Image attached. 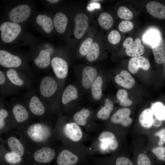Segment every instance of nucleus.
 <instances>
[{"mask_svg":"<svg viewBox=\"0 0 165 165\" xmlns=\"http://www.w3.org/2000/svg\"><path fill=\"white\" fill-rule=\"evenodd\" d=\"M1 38L4 42L9 43L14 40L21 31L20 26L16 23L5 22L0 27Z\"/></svg>","mask_w":165,"mask_h":165,"instance_id":"nucleus-1","label":"nucleus"},{"mask_svg":"<svg viewBox=\"0 0 165 165\" xmlns=\"http://www.w3.org/2000/svg\"><path fill=\"white\" fill-rule=\"evenodd\" d=\"M123 45L126 49V54L130 57L140 56L145 52L144 47L139 38H136L134 41L132 38L128 37L124 41Z\"/></svg>","mask_w":165,"mask_h":165,"instance_id":"nucleus-2","label":"nucleus"},{"mask_svg":"<svg viewBox=\"0 0 165 165\" xmlns=\"http://www.w3.org/2000/svg\"><path fill=\"white\" fill-rule=\"evenodd\" d=\"M31 9L28 5H21L16 7L9 12V16L13 23H19L25 21L29 16Z\"/></svg>","mask_w":165,"mask_h":165,"instance_id":"nucleus-3","label":"nucleus"},{"mask_svg":"<svg viewBox=\"0 0 165 165\" xmlns=\"http://www.w3.org/2000/svg\"><path fill=\"white\" fill-rule=\"evenodd\" d=\"M131 113V110L129 108H120L112 115L111 121L113 123L128 127L132 122V119L130 116Z\"/></svg>","mask_w":165,"mask_h":165,"instance_id":"nucleus-4","label":"nucleus"},{"mask_svg":"<svg viewBox=\"0 0 165 165\" xmlns=\"http://www.w3.org/2000/svg\"><path fill=\"white\" fill-rule=\"evenodd\" d=\"M88 21L87 16L84 13H79L76 15L74 35L76 38L80 39L83 36L88 27Z\"/></svg>","mask_w":165,"mask_h":165,"instance_id":"nucleus-5","label":"nucleus"},{"mask_svg":"<svg viewBox=\"0 0 165 165\" xmlns=\"http://www.w3.org/2000/svg\"><path fill=\"white\" fill-rule=\"evenodd\" d=\"M150 64L148 60L143 56H138L132 57L129 60L128 69L131 73H136L140 68L145 71L148 70Z\"/></svg>","mask_w":165,"mask_h":165,"instance_id":"nucleus-6","label":"nucleus"},{"mask_svg":"<svg viewBox=\"0 0 165 165\" xmlns=\"http://www.w3.org/2000/svg\"><path fill=\"white\" fill-rule=\"evenodd\" d=\"M57 88V83L52 77L47 76L42 80L40 86L41 94L45 97H50L56 91Z\"/></svg>","mask_w":165,"mask_h":165,"instance_id":"nucleus-7","label":"nucleus"},{"mask_svg":"<svg viewBox=\"0 0 165 165\" xmlns=\"http://www.w3.org/2000/svg\"><path fill=\"white\" fill-rule=\"evenodd\" d=\"M98 139L102 143V147L104 149L114 150L118 147L117 139L114 134L111 132L103 131L99 135Z\"/></svg>","mask_w":165,"mask_h":165,"instance_id":"nucleus-8","label":"nucleus"},{"mask_svg":"<svg viewBox=\"0 0 165 165\" xmlns=\"http://www.w3.org/2000/svg\"><path fill=\"white\" fill-rule=\"evenodd\" d=\"M21 64V59L7 51L0 50V64L7 68L17 67Z\"/></svg>","mask_w":165,"mask_h":165,"instance_id":"nucleus-9","label":"nucleus"},{"mask_svg":"<svg viewBox=\"0 0 165 165\" xmlns=\"http://www.w3.org/2000/svg\"><path fill=\"white\" fill-rule=\"evenodd\" d=\"M51 65L57 77L63 79L66 77L68 72V66L64 60L58 57H54L51 61Z\"/></svg>","mask_w":165,"mask_h":165,"instance_id":"nucleus-10","label":"nucleus"},{"mask_svg":"<svg viewBox=\"0 0 165 165\" xmlns=\"http://www.w3.org/2000/svg\"><path fill=\"white\" fill-rule=\"evenodd\" d=\"M64 130L65 135L73 141H79L82 138V131L77 123L72 122L67 123Z\"/></svg>","mask_w":165,"mask_h":165,"instance_id":"nucleus-11","label":"nucleus"},{"mask_svg":"<svg viewBox=\"0 0 165 165\" xmlns=\"http://www.w3.org/2000/svg\"><path fill=\"white\" fill-rule=\"evenodd\" d=\"M55 156L54 149L44 147L37 150L34 154L35 160L42 163H47L51 161Z\"/></svg>","mask_w":165,"mask_h":165,"instance_id":"nucleus-12","label":"nucleus"},{"mask_svg":"<svg viewBox=\"0 0 165 165\" xmlns=\"http://www.w3.org/2000/svg\"><path fill=\"white\" fill-rule=\"evenodd\" d=\"M115 81L119 86L128 89L131 88L135 83L133 76L126 70H123L117 75L115 77Z\"/></svg>","mask_w":165,"mask_h":165,"instance_id":"nucleus-13","label":"nucleus"},{"mask_svg":"<svg viewBox=\"0 0 165 165\" xmlns=\"http://www.w3.org/2000/svg\"><path fill=\"white\" fill-rule=\"evenodd\" d=\"M148 13L159 19H165V6L156 1H150L146 5Z\"/></svg>","mask_w":165,"mask_h":165,"instance_id":"nucleus-14","label":"nucleus"},{"mask_svg":"<svg viewBox=\"0 0 165 165\" xmlns=\"http://www.w3.org/2000/svg\"><path fill=\"white\" fill-rule=\"evenodd\" d=\"M97 72L94 68L87 66L83 69L82 76V84L83 87L88 89L91 86L97 77Z\"/></svg>","mask_w":165,"mask_h":165,"instance_id":"nucleus-15","label":"nucleus"},{"mask_svg":"<svg viewBox=\"0 0 165 165\" xmlns=\"http://www.w3.org/2000/svg\"><path fill=\"white\" fill-rule=\"evenodd\" d=\"M79 160L76 155L69 150H64L59 154L57 162L58 165H75Z\"/></svg>","mask_w":165,"mask_h":165,"instance_id":"nucleus-16","label":"nucleus"},{"mask_svg":"<svg viewBox=\"0 0 165 165\" xmlns=\"http://www.w3.org/2000/svg\"><path fill=\"white\" fill-rule=\"evenodd\" d=\"M152 50L156 62L160 64L165 60V41L162 37L159 42L152 46Z\"/></svg>","mask_w":165,"mask_h":165,"instance_id":"nucleus-17","label":"nucleus"},{"mask_svg":"<svg viewBox=\"0 0 165 165\" xmlns=\"http://www.w3.org/2000/svg\"><path fill=\"white\" fill-rule=\"evenodd\" d=\"M7 142L9 148L12 152L20 157L24 155L23 146L16 138L14 137H10L8 138Z\"/></svg>","mask_w":165,"mask_h":165,"instance_id":"nucleus-18","label":"nucleus"},{"mask_svg":"<svg viewBox=\"0 0 165 165\" xmlns=\"http://www.w3.org/2000/svg\"><path fill=\"white\" fill-rule=\"evenodd\" d=\"M68 19L64 14L58 13L55 15L53 19V24L58 33H62L65 31Z\"/></svg>","mask_w":165,"mask_h":165,"instance_id":"nucleus-19","label":"nucleus"},{"mask_svg":"<svg viewBox=\"0 0 165 165\" xmlns=\"http://www.w3.org/2000/svg\"><path fill=\"white\" fill-rule=\"evenodd\" d=\"M153 114L151 109L147 108L141 113L139 117V122L144 128H149L153 125Z\"/></svg>","mask_w":165,"mask_h":165,"instance_id":"nucleus-20","label":"nucleus"},{"mask_svg":"<svg viewBox=\"0 0 165 165\" xmlns=\"http://www.w3.org/2000/svg\"><path fill=\"white\" fill-rule=\"evenodd\" d=\"M29 107L31 112L37 116H41L45 112V109L43 104L36 96L33 97L31 99Z\"/></svg>","mask_w":165,"mask_h":165,"instance_id":"nucleus-21","label":"nucleus"},{"mask_svg":"<svg viewBox=\"0 0 165 165\" xmlns=\"http://www.w3.org/2000/svg\"><path fill=\"white\" fill-rule=\"evenodd\" d=\"M78 90L75 86L72 85L68 86L62 94V103L65 104L72 100L76 99L78 97Z\"/></svg>","mask_w":165,"mask_h":165,"instance_id":"nucleus-22","label":"nucleus"},{"mask_svg":"<svg viewBox=\"0 0 165 165\" xmlns=\"http://www.w3.org/2000/svg\"><path fill=\"white\" fill-rule=\"evenodd\" d=\"M42 127L40 124L36 123L31 125L28 127L27 134L34 141L38 142L43 140V137L39 132Z\"/></svg>","mask_w":165,"mask_h":165,"instance_id":"nucleus-23","label":"nucleus"},{"mask_svg":"<svg viewBox=\"0 0 165 165\" xmlns=\"http://www.w3.org/2000/svg\"><path fill=\"white\" fill-rule=\"evenodd\" d=\"M113 109V104L112 101L110 99L106 98L104 107L97 112V116L102 120L107 119Z\"/></svg>","mask_w":165,"mask_h":165,"instance_id":"nucleus-24","label":"nucleus"},{"mask_svg":"<svg viewBox=\"0 0 165 165\" xmlns=\"http://www.w3.org/2000/svg\"><path fill=\"white\" fill-rule=\"evenodd\" d=\"M13 112L16 120L19 123L25 121L28 117L26 109L20 104L16 105L13 107Z\"/></svg>","mask_w":165,"mask_h":165,"instance_id":"nucleus-25","label":"nucleus"},{"mask_svg":"<svg viewBox=\"0 0 165 165\" xmlns=\"http://www.w3.org/2000/svg\"><path fill=\"white\" fill-rule=\"evenodd\" d=\"M36 21L46 33H49L53 30V22L51 18L49 16L45 15H39L36 17Z\"/></svg>","mask_w":165,"mask_h":165,"instance_id":"nucleus-26","label":"nucleus"},{"mask_svg":"<svg viewBox=\"0 0 165 165\" xmlns=\"http://www.w3.org/2000/svg\"><path fill=\"white\" fill-rule=\"evenodd\" d=\"M50 62V55L44 50H41L38 57L35 60V65L38 67L43 68L47 67Z\"/></svg>","mask_w":165,"mask_h":165,"instance_id":"nucleus-27","label":"nucleus"},{"mask_svg":"<svg viewBox=\"0 0 165 165\" xmlns=\"http://www.w3.org/2000/svg\"><path fill=\"white\" fill-rule=\"evenodd\" d=\"M102 79L100 76L97 77L91 85V93L94 98L99 100L102 96Z\"/></svg>","mask_w":165,"mask_h":165,"instance_id":"nucleus-28","label":"nucleus"},{"mask_svg":"<svg viewBox=\"0 0 165 165\" xmlns=\"http://www.w3.org/2000/svg\"><path fill=\"white\" fill-rule=\"evenodd\" d=\"M98 22L100 26L103 29H108L113 25V20L112 16L107 13H102L99 16Z\"/></svg>","mask_w":165,"mask_h":165,"instance_id":"nucleus-29","label":"nucleus"},{"mask_svg":"<svg viewBox=\"0 0 165 165\" xmlns=\"http://www.w3.org/2000/svg\"><path fill=\"white\" fill-rule=\"evenodd\" d=\"M90 114L89 110L83 108L75 113L73 116V119L78 124L84 126L86 123V120Z\"/></svg>","mask_w":165,"mask_h":165,"instance_id":"nucleus-30","label":"nucleus"},{"mask_svg":"<svg viewBox=\"0 0 165 165\" xmlns=\"http://www.w3.org/2000/svg\"><path fill=\"white\" fill-rule=\"evenodd\" d=\"M151 109L156 118L161 120H165V106L162 103L157 102L153 104Z\"/></svg>","mask_w":165,"mask_h":165,"instance_id":"nucleus-31","label":"nucleus"},{"mask_svg":"<svg viewBox=\"0 0 165 165\" xmlns=\"http://www.w3.org/2000/svg\"><path fill=\"white\" fill-rule=\"evenodd\" d=\"M116 97L120 105L124 107H128L132 104V101L128 98L127 91L123 89L119 90L117 92Z\"/></svg>","mask_w":165,"mask_h":165,"instance_id":"nucleus-32","label":"nucleus"},{"mask_svg":"<svg viewBox=\"0 0 165 165\" xmlns=\"http://www.w3.org/2000/svg\"><path fill=\"white\" fill-rule=\"evenodd\" d=\"M99 47L96 42L93 43L90 46L86 55V59L93 61L97 59L99 54Z\"/></svg>","mask_w":165,"mask_h":165,"instance_id":"nucleus-33","label":"nucleus"},{"mask_svg":"<svg viewBox=\"0 0 165 165\" xmlns=\"http://www.w3.org/2000/svg\"><path fill=\"white\" fill-rule=\"evenodd\" d=\"M160 37L157 32L155 31H150L144 35L143 40L145 42L152 46L157 43L159 41Z\"/></svg>","mask_w":165,"mask_h":165,"instance_id":"nucleus-34","label":"nucleus"},{"mask_svg":"<svg viewBox=\"0 0 165 165\" xmlns=\"http://www.w3.org/2000/svg\"><path fill=\"white\" fill-rule=\"evenodd\" d=\"M7 77L13 84L21 86L24 84L23 81L18 75L16 72L13 68L9 69L6 72Z\"/></svg>","mask_w":165,"mask_h":165,"instance_id":"nucleus-35","label":"nucleus"},{"mask_svg":"<svg viewBox=\"0 0 165 165\" xmlns=\"http://www.w3.org/2000/svg\"><path fill=\"white\" fill-rule=\"evenodd\" d=\"M117 14L120 18L126 20H131L133 16L132 13L128 9L123 6H121L118 9Z\"/></svg>","mask_w":165,"mask_h":165,"instance_id":"nucleus-36","label":"nucleus"},{"mask_svg":"<svg viewBox=\"0 0 165 165\" xmlns=\"http://www.w3.org/2000/svg\"><path fill=\"white\" fill-rule=\"evenodd\" d=\"M92 42L93 39L90 38L86 39L83 41L79 49V52L81 55L82 56L86 55Z\"/></svg>","mask_w":165,"mask_h":165,"instance_id":"nucleus-37","label":"nucleus"},{"mask_svg":"<svg viewBox=\"0 0 165 165\" xmlns=\"http://www.w3.org/2000/svg\"><path fill=\"white\" fill-rule=\"evenodd\" d=\"M134 27L133 23L130 21L124 20L122 21L119 24V29L123 32H126L131 31Z\"/></svg>","mask_w":165,"mask_h":165,"instance_id":"nucleus-38","label":"nucleus"},{"mask_svg":"<svg viewBox=\"0 0 165 165\" xmlns=\"http://www.w3.org/2000/svg\"><path fill=\"white\" fill-rule=\"evenodd\" d=\"M121 35L117 31H112L108 34V39L111 43L115 44L118 43L121 39Z\"/></svg>","mask_w":165,"mask_h":165,"instance_id":"nucleus-39","label":"nucleus"},{"mask_svg":"<svg viewBox=\"0 0 165 165\" xmlns=\"http://www.w3.org/2000/svg\"><path fill=\"white\" fill-rule=\"evenodd\" d=\"M152 152L158 159L165 161V147L160 146L153 148Z\"/></svg>","mask_w":165,"mask_h":165,"instance_id":"nucleus-40","label":"nucleus"},{"mask_svg":"<svg viewBox=\"0 0 165 165\" xmlns=\"http://www.w3.org/2000/svg\"><path fill=\"white\" fill-rule=\"evenodd\" d=\"M6 161L9 163L15 164L21 160V157L18 156L12 152L6 153L5 156Z\"/></svg>","mask_w":165,"mask_h":165,"instance_id":"nucleus-41","label":"nucleus"},{"mask_svg":"<svg viewBox=\"0 0 165 165\" xmlns=\"http://www.w3.org/2000/svg\"><path fill=\"white\" fill-rule=\"evenodd\" d=\"M137 165H151L148 157L144 153L140 154L137 158Z\"/></svg>","mask_w":165,"mask_h":165,"instance_id":"nucleus-42","label":"nucleus"},{"mask_svg":"<svg viewBox=\"0 0 165 165\" xmlns=\"http://www.w3.org/2000/svg\"><path fill=\"white\" fill-rule=\"evenodd\" d=\"M155 135L159 137L160 140L158 143L159 146H161L165 143V128H163L155 133Z\"/></svg>","mask_w":165,"mask_h":165,"instance_id":"nucleus-43","label":"nucleus"},{"mask_svg":"<svg viewBox=\"0 0 165 165\" xmlns=\"http://www.w3.org/2000/svg\"><path fill=\"white\" fill-rule=\"evenodd\" d=\"M116 165H133V164L131 161L128 158L124 157H121L116 159Z\"/></svg>","mask_w":165,"mask_h":165,"instance_id":"nucleus-44","label":"nucleus"},{"mask_svg":"<svg viewBox=\"0 0 165 165\" xmlns=\"http://www.w3.org/2000/svg\"><path fill=\"white\" fill-rule=\"evenodd\" d=\"M8 113L6 110L4 109H1L0 110V129L2 128L4 126V120L7 117Z\"/></svg>","mask_w":165,"mask_h":165,"instance_id":"nucleus-45","label":"nucleus"},{"mask_svg":"<svg viewBox=\"0 0 165 165\" xmlns=\"http://www.w3.org/2000/svg\"><path fill=\"white\" fill-rule=\"evenodd\" d=\"M100 8L99 4L96 3H93L89 5L87 9L90 11L94 10L95 9H99Z\"/></svg>","mask_w":165,"mask_h":165,"instance_id":"nucleus-46","label":"nucleus"},{"mask_svg":"<svg viewBox=\"0 0 165 165\" xmlns=\"http://www.w3.org/2000/svg\"><path fill=\"white\" fill-rule=\"evenodd\" d=\"M162 124V120H160L155 116L153 114V125L155 127H158L161 126Z\"/></svg>","mask_w":165,"mask_h":165,"instance_id":"nucleus-47","label":"nucleus"},{"mask_svg":"<svg viewBox=\"0 0 165 165\" xmlns=\"http://www.w3.org/2000/svg\"><path fill=\"white\" fill-rule=\"evenodd\" d=\"M5 81V76L2 72L0 71V84L1 85L4 84Z\"/></svg>","mask_w":165,"mask_h":165,"instance_id":"nucleus-48","label":"nucleus"},{"mask_svg":"<svg viewBox=\"0 0 165 165\" xmlns=\"http://www.w3.org/2000/svg\"><path fill=\"white\" fill-rule=\"evenodd\" d=\"M47 1L51 3H57L59 1L58 0H48Z\"/></svg>","mask_w":165,"mask_h":165,"instance_id":"nucleus-49","label":"nucleus"}]
</instances>
